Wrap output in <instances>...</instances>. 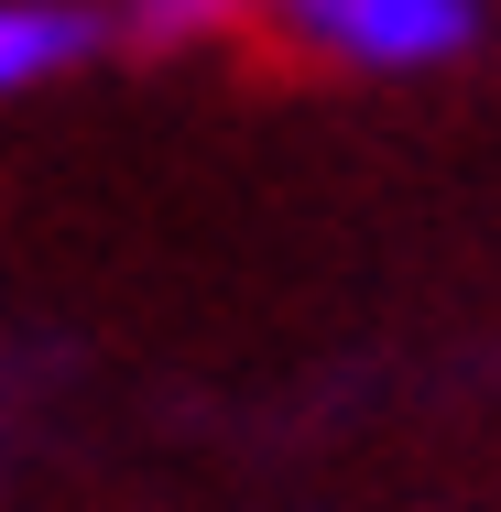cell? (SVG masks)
I'll return each mask as SVG.
<instances>
[{
	"label": "cell",
	"instance_id": "obj_1",
	"mask_svg": "<svg viewBox=\"0 0 501 512\" xmlns=\"http://www.w3.org/2000/svg\"><path fill=\"white\" fill-rule=\"evenodd\" d=\"M305 55L360 66V77H436L480 44V0H262Z\"/></svg>",
	"mask_w": 501,
	"mask_h": 512
},
{
	"label": "cell",
	"instance_id": "obj_2",
	"mask_svg": "<svg viewBox=\"0 0 501 512\" xmlns=\"http://www.w3.org/2000/svg\"><path fill=\"white\" fill-rule=\"evenodd\" d=\"M109 44H120V22L99 0H0V99H33V88L77 77Z\"/></svg>",
	"mask_w": 501,
	"mask_h": 512
},
{
	"label": "cell",
	"instance_id": "obj_3",
	"mask_svg": "<svg viewBox=\"0 0 501 512\" xmlns=\"http://www.w3.org/2000/svg\"><path fill=\"white\" fill-rule=\"evenodd\" d=\"M240 11H262V0H120L109 22L131 44H197V33H229Z\"/></svg>",
	"mask_w": 501,
	"mask_h": 512
}]
</instances>
